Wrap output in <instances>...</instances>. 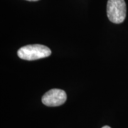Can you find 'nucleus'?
Returning <instances> with one entry per match:
<instances>
[{"label":"nucleus","instance_id":"1","mask_svg":"<svg viewBox=\"0 0 128 128\" xmlns=\"http://www.w3.org/2000/svg\"><path fill=\"white\" fill-rule=\"evenodd\" d=\"M17 54L22 59L34 60L50 56L51 50L48 47L44 45L33 44L20 48L17 51Z\"/></svg>","mask_w":128,"mask_h":128},{"label":"nucleus","instance_id":"2","mask_svg":"<svg viewBox=\"0 0 128 128\" xmlns=\"http://www.w3.org/2000/svg\"><path fill=\"white\" fill-rule=\"evenodd\" d=\"M126 4L124 0H108L107 4V14L111 22L122 23L126 17Z\"/></svg>","mask_w":128,"mask_h":128},{"label":"nucleus","instance_id":"3","mask_svg":"<svg viewBox=\"0 0 128 128\" xmlns=\"http://www.w3.org/2000/svg\"><path fill=\"white\" fill-rule=\"evenodd\" d=\"M67 99L66 92L54 88L51 89L42 97V102L48 107H57L65 103Z\"/></svg>","mask_w":128,"mask_h":128},{"label":"nucleus","instance_id":"4","mask_svg":"<svg viewBox=\"0 0 128 128\" xmlns=\"http://www.w3.org/2000/svg\"><path fill=\"white\" fill-rule=\"evenodd\" d=\"M102 128H110V127H109V126H107V125H105V126L102 127Z\"/></svg>","mask_w":128,"mask_h":128},{"label":"nucleus","instance_id":"5","mask_svg":"<svg viewBox=\"0 0 128 128\" xmlns=\"http://www.w3.org/2000/svg\"><path fill=\"white\" fill-rule=\"evenodd\" d=\"M27 1H29V2H36V1H38V0H27Z\"/></svg>","mask_w":128,"mask_h":128}]
</instances>
